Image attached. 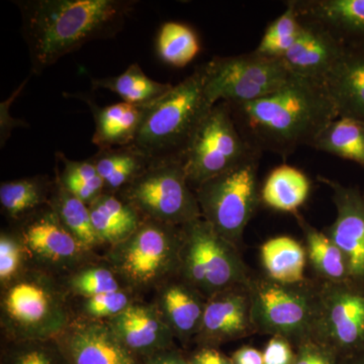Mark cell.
<instances>
[{"mask_svg": "<svg viewBox=\"0 0 364 364\" xmlns=\"http://www.w3.org/2000/svg\"><path fill=\"white\" fill-rule=\"evenodd\" d=\"M31 71L40 75L58 60L123 30L135 0H18Z\"/></svg>", "mask_w": 364, "mask_h": 364, "instance_id": "1", "label": "cell"}, {"mask_svg": "<svg viewBox=\"0 0 364 364\" xmlns=\"http://www.w3.org/2000/svg\"><path fill=\"white\" fill-rule=\"evenodd\" d=\"M229 107L237 128L254 150L284 159L299 147H312L326 126L338 117L323 83L294 74L277 92Z\"/></svg>", "mask_w": 364, "mask_h": 364, "instance_id": "2", "label": "cell"}, {"mask_svg": "<svg viewBox=\"0 0 364 364\" xmlns=\"http://www.w3.org/2000/svg\"><path fill=\"white\" fill-rule=\"evenodd\" d=\"M208 62L171 90L146 105L133 146L151 163L184 161L215 105L207 91Z\"/></svg>", "mask_w": 364, "mask_h": 364, "instance_id": "3", "label": "cell"}, {"mask_svg": "<svg viewBox=\"0 0 364 364\" xmlns=\"http://www.w3.org/2000/svg\"><path fill=\"white\" fill-rule=\"evenodd\" d=\"M73 317L72 296L63 277L30 261L11 282L1 287L0 326L4 340L56 338Z\"/></svg>", "mask_w": 364, "mask_h": 364, "instance_id": "4", "label": "cell"}, {"mask_svg": "<svg viewBox=\"0 0 364 364\" xmlns=\"http://www.w3.org/2000/svg\"><path fill=\"white\" fill-rule=\"evenodd\" d=\"M182 243L181 226L144 219L127 240L109 247L102 262L123 289L141 298L178 277Z\"/></svg>", "mask_w": 364, "mask_h": 364, "instance_id": "5", "label": "cell"}, {"mask_svg": "<svg viewBox=\"0 0 364 364\" xmlns=\"http://www.w3.org/2000/svg\"><path fill=\"white\" fill-rule=\"evenodd\" d=\"M256 333L286 338L294 348L314 339L318 315V286L310 282L282 284L251 277L248 284Z\"/></svg>", "mask_w": 364, "mask_h": 364, "instance_id": "6", "label": "cell"}, {"mask_svg": "<svg viewBox=\"0 0 364 364\" xmlns=\"http://www.w3.org/2000/svg\"><path fill=\"white\" fill-rule=\"evenodd\" d=\"M179 277L205 299L234 287L247 286L251 273L239 247L200 218L183 225Z\"/></svg>", "mask_w": 364, "mask_h": 364, "instance_id": "7", "label": "cell"}, {"mask_svg": "<svg viewBox=\"0 0 364 364\" xmlns=\"http://www.w3.org/2000/svg\"><path fill=\"white\" fill-rule=\"evenodd\" d=\"M261 155L252 153L195 191L203 219L239 248L246 227L262 203L258 179Z\"/></svg>", "mask_w": 364, "mask_h": 364, "instance_id": "8", "label": "cell"}, {"mask_svg": "<svg viewBox=\"0 0 364 364\" xmlns=\"http://www.w3.org/2000/svg\"><path fill=\"white\" fill-rule=\"evenodd\" d=\"M117 196L135 208L143 219L183 226L202 218L183 161L151 163Z\"/></svg>", "mask_w": 364, "mask_h": 364, "instance_id": "9", "label": "cell"}, {"mask_svg": "<svg viewBox=\"0 0 364 364\" xmlns=\"http://www.w3.org/2000/svg\"><path fill=\"white\" fill-rule=\"evenodd\" d=\"M294 74L280 59L254 50L236 56H215L208 62L207 91L213 104H249L287 85Z\"/></svg>", "mask_w": 364, "mask_h": 364, "instance_id": "10", "label": "cell"}, {"mask_svg": "<svg viewBox=\"0 0 364 364\" xmlns=\"http://www.w3.org/2000/svg\"><path fill=\"white\" fill-rule=\"evenodd\" d=\"M11 231L25 246L32 264L60 277L102 260L67 231L49 203L13 223Z\"/></svg>", "mask_w": 364, "mask_h": 364, "instance_id": "11", "label": "cell"}, {"mask_svg": "<svg viewBox=\"0 0 364 364\" xmlns=\"http://www.w3.org/2000/svg\"><path fill=\"white\" fill-rule=\"evenodd\" d=\"M254 152L237 128L227 102L213 107L184 158L189 186L196 191L203 182L233 168Z\"/></svg>", "mask_w": 364, "mask_h": 364, "instance_id": "12", "label": "cell"}, {"mask_svg": "<svg viewBox=\"0 0 364 364\" xmlns=\"http://www.w3.org/2000/svg\"><path fill=\"white\" fill-rule=\"evenodd\" d=\"M361 284L322 282L318 284V315L314 340L340 359L364 351V293Z\"/></svg>", "mask_w": 364, "mask_h": 364, "instance_id": "13", "label": "cell"}, {"mask_svg": "<svg viewBox=\"0 0 364 364\" xmlns=\"http://www.w3.org/2000/svg\"><path fill=\"white\" fill-rule=\"evenodd\" d=\"M69 364H142L107 321L76 317L56 337Z\"/></svg>", "mask_w": 364, "mask_h": 364, "instance_id": "14", "label": "cell"}, {"mask_svg": "<svg viewBox=\"0 0 364 364\" xmlns=\"http://www.w3.org/2000/svg\"><path fill=\"white\" fill-rule=\"evenodd\" d=\"M247 286L234 287L208 299L196 347H215L255 334Z\"/></svg>", "mask_w": 364, "mask_h": 364, "instance_id": "15", "label": "cell"}, {"mask_svg": "<svg viewBox=\"0 0 364 364\" xmlns=\"http://www.w3.org/2000/svg\"><path fill=\"white\" fill-rule=\"evenodd\" d=\"M333 191L336 219L325 233L343 252L353 282H364V198L358 188L318 176Z\"/></svg>", "mask_w": 364, "mask_h": 364, "instance_id": "16", "label": "cell"}, {"mask_svg": "<svg viewBox=\"0 0 364 364\" xmlns=\"http://www.w3.org/2000/svg\"><path fill=\"white\" fill-rule=\"evenodd\" d=\"M112 331L136 358L143 359L176 346V338L152 303L142 299L107 320Z\"/></svg>", "mask_w": 364, "mask_h": 364, "instance_id": "17", "label": "cell"}, {"mask_svg": "<svg viewBox=\"0 0 364 364\" xmlns=\"http://www.w3.org/2000/svg\"><path fill=\"white\" fill-rule=\"evenodd\" d=\"M301 21L303 28L298 40L282 61L294 75L323 83L346 46L324 26L303 18Z\"/></svg>", "mask_w": 364, "mask_h": 364, "instance_id": "18", "label": "cell"}, {"mask_svg": "<svg viewBox=\"0 0 364 364\" xmlns=\"http://www.w3.org/2000/svg\"><path fill=\"white\" fill-rule=\"evenodd\" d=\"M208 299L198 289L176 277L162 284L154 293L152 304L184 346L195 340Z\"/></svg>", "mask_w": 364, "mask_h": 364, "instance_id": "19", "label": "cell"}, {"mask_svg": "<svg viewBox=\"0 0 364 364\" xmlns=\"http://www.w3.org/2000/svg\"><path fill=\"white\" fill-rule=\"evenodd\" d=\"M306 21L324 26L346 47L364 48V0H294Z\"/></svg>", "mask_w": 364, "mask_h": 364, "instance_id": "20", "label": "cell"}, {"mask_svg": "<svg viewBox=\"0 0 364 364\" xmlns=\"http://www.w3.org/2000/svg\"><path fill=\"white\" fill-rule=\"evenodd\" d=\"M323 85L338 117L364 123V48H345Z\"/></svg>", "mask_w": 364, "mask_h": 364, "instance_id": "21", "label": "cell"}, {"mask_svg": "<svg viewBox=\"0 0 364 364\" xmlns=\"http://www.w3.org/2000/svg\"><path fill=\"white\" fill-rule=\"evenodd\" d=\"M87 104L93 121L95 133L91 142L100 149L133 145L146 105L119 102L100 107L85 95H76Z\"/></svg>", "mask_w": 364, "mask_h": 364, "instance_id": "22", "label": "cell"}, {"mask_svg": "<svg viewBox=\"0 0 364 364\" xmlns=\"http://www.w3.org/2000/svg\"><path fill=\"white\" fill-rule=\"evenodd\" d=\"M88 208L98 238L109 247L127 240L144 220L135 208L114 193H102Z\"/></svg>", "mask_w": 364, "mask_h": 364, "instance_id": "23", "label": "cell"}, {"mask_svg": "<svg viewBox=\"0 0 364 364\" xmlns=\"http://www.w3.org/2000/svg\"><path fill=\"white\" fill-rule=\"evenodd\" d=\"M260 260L265 277L272 282L299 284L306 280V247L293 237H274L264 242L260 247Z\"/></svg>", "mask_w": 364, "mask_h": 364, "instance_id": "24", "label": "cell"}, {"mask_svg": "<svg viewBox=\"0 0 364 364\" xmlns=\"http://www.w3.org/2000/svg\"><path fill=\"white\" fill-rule=\"evenodd\" d=\"M310 191V179L303 171L291 165H279L261 186V202L277 212L296 215Z\"/></svg>", "mask_w": 364, "mask_h": 364, "instance_id": "25", "label": "cell"}, {"mask_svg": "<svg viewBox=\"0 0 364 364\" xmlns=\"http://www.w3.org/2000/svg\"><path fill=\"white\" fill-rule=\"evenodd\" d=\"M90 159L105 182V193L114 195L151 165L148 158L133 145L100 149Z\"/></svg>", "mask_w": 364, "mask_h": 364, "instance_id": "26", "label": "cell"}, {"mask_svg": "<svg viewBox=\"0 0 364 364\" xmlns=\"http://www.w3.org/2000/svg\"><path fill=\"white\" fill-rule=\"evenodd\" d=\"M294 217L305 236L309 262L320 279L327 282L352 280L346 257L331 238L325 232L311 226L299 213Z\"/></svg>", "mask_w": 364, "mask_h": 364, "instance_id": "27", "label": "cell"}, {"mask_svg": "<svg viewBox=\"0 0 364 364\" xmlns=\"http://www.w3.org/2000/svg\"><path fill=\"white\" fill-rule=\"evenodd\" d=\"M54 179L48 176H35L4 181L0 186L2 213L13 223L20 221L38 208L48 205Z\"/></svg>", "mask_w": 364, "mask_h": 364, "instance_id": "28", "label": "cell"}, {"mask_svg": "<svg viewBox=\"0 0 364 364\" xmlns=\"http://www.w3.org/2000/svg\"><path fill=\"white\" fill-rule=\"evenodd\" d=\"M93 90H107L116 93L123 102L148 105L166 95L173 85L151 79L138 63L131 64L117 76L91 79Z\"/></svg>", "mask_w": 364, "mask_h": 364, "instance_id": "29", "label": "cell"}, {"mask_svg": "<svg viewBox=\"0 0 364 364\" xmlns=\"http://www.w3.org/2000/svg\"><path fill=\"white\" fill-rule=\"evenodd\" d=\"M49 205L69 233L86 249L95 251L104 245L93 228L90 208L54 178Z\"/></svg>", "mask_w": 364, "mask_h": 364, "instance_id": "30", "label": "cell"}, {"mask_svg": "<svg viewBox=\"0 0 364 364\" xmlns=\"http://www.w3.org/2000/svg\"><path fill=\"white\" fill-rule=\"evenodd\" d=\"M311 148L349 160L364 168V123L338 117L326 126Z\"/></svg>", "mask_w": 364, "mask_h": 364, "instance_id": "31", "label": "cell"}, {"mask_svg": "<svg viewBox=\"0 0 364 364\" xmlns=\"http://www.w3.org/2000/svg\"><path fill=\"white\" fill-rule=\"evenodd\" d=\"M155 45L160 60L176 68L188 65L200 52L198 33L181 21L163 23L158 31Z\"/></svg>", "mask_w": 364, "mask_h": 364, "instance_id": "32", "label": "cell"}, {"mask_svg": "<svg viewBox=\"0 0 364 364\" xmlns=\"http://www.w3.org/2000/svg\"><path fill=\"white\" fill-rule=\"evenodd\" d=\"M55 158L63 165L61 169L56 164L55 178L86 205H90L105 193V182L90 158L75 161L67 158L62 152H57Z\"/></svg>", "mask_w": 364, "mask_h": 364, "instance_id": "33", "label": "cell"}, {"mask_svg": "<svg viewBox=\"0 0 364 364\" xmlns=\"http://www.w3.org/2000/svg\"><path fill=\"white\" fill-rule=\"evenodd\" d=\"M303 21L294 0L286 2V11L268 25L255 51L268 58L282 60L298 40Z\"/></svg>", "mask_w": 364, "mask_h": 364, "instance_id": "34", "label": "cell"}, {"mask_svg": "<svg viewBox=\"0 0 364 364\" xmlns=\"http://www.w3.org/2000/svg\"><path fill=\"white\" fill-rule=\"evenodd\" d=\"M0 364H69L56 338L4 340Z\"/></svg>", "mask_w": 364, "mask_h": 364, "instance_id": "35", "label": "cell"}, {"mask_svg": "<svg viewBox=\"0 0 364 364\" xmlns=\"http://www.w3.org/2000/svg\"><path fill=\"white\" fill-rule=\"evenodd\" d=\"M67 291L72 299L90 298L123 289L114 272L102 260L79 268L63 277Z\"/></svg>", "mask_w": 364, "mask_h": 364, "instance_id": "36", "label": "cell"}, {"mask_svg": "<svg viewBox=\"0 0 364 364\" xmlns=\"http://www.w3.org/2000/svg\"><path fill=\"white\" fill-rule=\"evenodd\" d=\"M75 299V305L72 304L74 316L95 321H107L116 317L141 299L128 289Z\"/></svg>", "mask_w": 364, "mask_h": 364, "instance_id": "37", "label": "cell"}, {"mask_svg": "<svg viewBox=\"0 0 364 364\" xmlns=\"http://www.w3.org/2000/svg\"><path fill=\"white\" fill-rule=\"evenodd\" d=\"M28 262V254L20 238L11 230H2L0 234V287L11 282Z\"/></svg>", "mask_w": 364, "mask_h": 364, "instance_id": "38", "label": "cell"}, {"mask_svg": "<svg viewBox=\"0 0 364 364\" xmlns=\"http://www.w3.org/2000/svg\"><path fill=\"white\" fill-rule=\"evenodd\" d=\"M294 364H340V358L325 345L310 339L296 347Z\"/></svg>", "mask_w": 364, "mask_h": 364, "instance_id": "39", "label": "cell"}, {"mask_svg": "<svg viewBox=\"0 0 364 364\" xmlns=\"http://www.w3.org/2000/svg\"><path fill=\"white\" fill-rule=\"evenodd\" d=\"M263 353L264 364H294L296 348L282 337L272 336L265 344Z\"/></svg>", "mask_w": 364, "mask_h": 364, "instance_id": "40", "label": "cell"}, {"mask_svg": "<svg viewBox=\"0 0 364 364\" xmlns=\"http://www.w3.org/2000/svg\"><path fill=\"white\" fill-rule=\"evenodd\" d=\"M186 356L189 364H234L231 358L215 347H196Z\"/></svg>", "mask_w": 364, "mask_h": 364, "instance_id": "41", "label": "cell"}, {"mask_svg": "<svg viewBox=\"0 0 364 364\" xmlns=\"http://www.w3.org/2000/svg\"><path fill=\"white\" fill-rule=\"evenodd\" d=\"M141 361L142 364H189L186 352L182 351L176 345L141 359Z\"/></svg>", "mask_w": 364, "mask_h": 364, "instance_id": "42", "label": "cell"}, {"mask_svg": "<svg viewBox=\"0 0 364 364\" xmlns=\"http://www.w3.org/2000/svg\"><path fill=\"white\" fill-rule=\"evenodd\" d=\"M231 358L234 364H264L262 351L248 345L237 349Z\"/></svg>", "mask_w": 364, "mask_h": 364, "instance_id": "43", "label": "cell"}, {"mask_svg": "<svg viewBox=\"0 0 364 364\" xmlns=\"http://www.w3.org/2000/svg\"><path fill=\"white\" fill-rule=\"evenodd\" d=\"M340 364H364V351L361 352L360 355L349 356V358L340 359Z\"/></svg>", "mask_w": 364, "mask_h": 364, "instance_id": "44", "label": "cell"}, {"mask_svg": "<svg viewBox=\"0 0 364 364\" xmlns=\"http://www.w3.org/2000/svg\"><path fill=\"white\" fill-rule=\"evenodd\" d=\"M363 198H364V193H363Z\"/></svg>", "mask_w": 364, "mask_h": 364, "instance_id": "45", "label": "cell"}]
</instances>
